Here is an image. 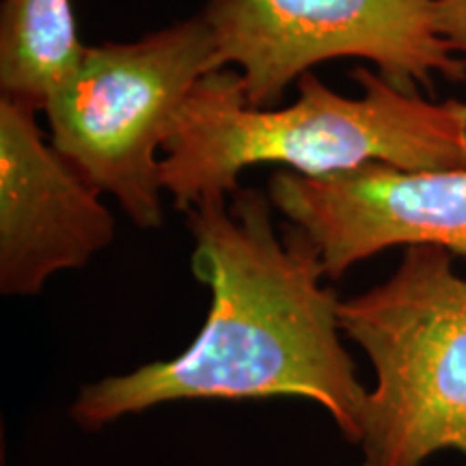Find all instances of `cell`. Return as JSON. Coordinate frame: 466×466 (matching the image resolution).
<instances>
[{"label": "cell", "instance_id": "6da1fadb", "mask_svg": "<svg viewBox=\"0 0 466 466\" xmlns=\"http://www.w3.org/2000/svg\"><path fill=\"white\" fill-rule=\"evenodd\" d=\"M275 212L268 190L248 186L186 209L206 324L177 357L85 384L69 406L76 425L97 432L173 401L294 398L359 445L370 391L341 341V299L324 285L316 242Z\"/></svg>", "mask_w": 466, "mask_h": 466}, {"label": "cell", "instance_id": "7a4b0ae2", "mask_svg": "<svg viewBox=\"0 0 466 466\" xmlns=\"http://www.w3.org/2000/svg\"><path fill=\"white\" fill-rule=\"evenodd\" d=\"M359 97L330 89L316 72L296 80L288 106L255 108L236 69L203 76L175 116L162 149V186L186 209L229 197L250 167L279 165L329 177L384 165L400 171L466 168V102H432L367 67Z\"/></svg>", "mask_w": 466, "mask_h": 466}, {"label": "cell", "instance_id": "3957f363", "mask_svg": "<svg viewBox=\"0 0 466 466\" xmlns=\"http://www.w3.org/2000/svg\"><path fill=\"white\" fill-rule=\"evenodd\" d=\"M339 324L376 374L363 466H421L439 451L466 466V279L453 253L406 247L387 281L341 300Z\"/></svg>", "mask_w": 466, "mask_h": 466}, {"label": "cell", "instance_id": "277c9868", "mask_svg": "<svg viewBox=\"0 0 466 466\" xmlns=\"http://www.w3.org/2000/svg\"><path fill=\"white\" fill-rule=\"evenodd\" d=\"M209 72H217L214 39L201 11L137 42L85 46L42 110L50 141L138 229H158V154L186 97Z\"/></svg>", "mask_w": 466, "mask_h": 466}, {"label": "cell", "instance_id": "5b68a950", "mask_svg": "<svg viewBox=\"0 0 466 466\" xmlns=\"http://www.w3.org/2000/svg\"><path fill=\"white\" fill-rule=\"evenodd\" d=\"M214 67H238L244 97L275 108L302 74L330 58H363L393 86L462 83L466 63L434 26V0H206Z\"/></svg>", "mask_w": 466, "mask_h": 466}, {"label": "cell", "instance_id": "8992f818", "mask_svg": "<svg viewBox=\"0 0 466 466\" xmlns=\"http://www.w3.org/2000/svg\"><path fill=\"white\" fill-rule=\"evenodd\" d=\"M268 197L316 242L330 281L393 247L432 244L466 258V168L370 165L329 177L279 168Z\"/></svg>", "mask_w": 466, "mask_h": 466}, {"label": "cell", "instance_id": "52a82bcc", "mask_svg": "<svg viewBox=\"0 0 466 466\" xmlns=\"http://www.w3.org/2000/svg\"><path fill=\"white\" fill-rule=\"evenodd\" d=\"M37 110L0 97V294L37 296L115 240L102 195L61 156Z\"/></svg>", "mask_w": 466, "mask_h": 466}, {"label": "cell", "instance_id": "ba28073f", "mask_svg": "<svg viewBox=\"0 0 466 466\" xmlns=\"http://www.w3.org/2000/svg\"><path fill=\"white\" fill-rule=\"evenodd\" d=\"M83 52L72 0H3V96L44 110L50 93L67 78Z\"/></svg>", "mask_w": 466, "mask_h": 466}, {"label": "cell", "instance_id": "9c48e42d", "mask_svg": "<svg viewBox=\"0 0 466 466\" xmlns=\"http://www.w3.org/2000/svg\"><path fill=\"white\" fill-rule=\"evenodd\" d=\"M434 26L466 63V0H434Z\"/></svg>", "mask_w": 466, "mask_h": 466}]
</instances>
